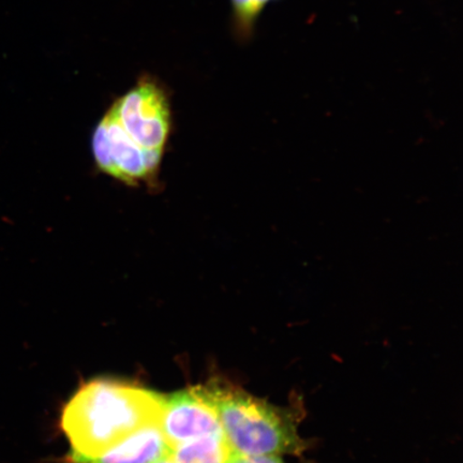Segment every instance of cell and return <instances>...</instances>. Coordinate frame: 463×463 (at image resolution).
Masks as SVG:
<instances>
[{"label":"cell","instance_id":"6da1fadb","mask_svg":"<svg viewBox=\"0 0 463 463\" xmlns=\"http://www.w3.org/2000/svg\"><path fill=\"white\" fill-rule=\"evenodd\" d=\"M172 131L170 91L145 73L96 125L91 153L97 169L128 187L158 189Z\"/></svg>","mask_w":463,"mask_h":463},{"label":"cell","instance_id":"7a4b0ae2","mask_svg":"<svg viewBox=\"0 0 463 463\" xmlns=\"http://www.w3.org/2000/svg\"><path fill=\"white\" fill-rule=\"evenodd\" d=\"M165 397L124 382L99 379L80 387L63 409L71 457H95L145 426L160 424Z\"/></svg>","mask_w":463,"mask_h":463},{"label":"cell","instance_id":"3957f363","mask_svg":"<svg viewBox=\"0 0 463 463\" xmlns=\"http://www.w3.org/2000/svg\"><path fill=\"white\" fill-rule=\"evenodd\" d=\"M232 454L302 456L310 441L300 436L305 408L299 399L286 407L251 395L241 387L215 380L205 385Z\"/></svg>","mask_w":463,"mask_h":463},{"label":"cell","instance_id":"277c9868","mask_svg":"<svg viewBox=\"0 0 463 463\" xmlns=\"http://www.w3.org/2000/svg\"><path fill=\"white\" fill-rule=\"evenodd\" d=\"M160 427L169 448L213 434H223L222 421L205 386L165 397Z\"/></svg>","mask_w":463,"mask_h":463},{"label":"cell","instance_id":"5b68a950","mask_svg":"<svg viewBox=\"0 0 463 463\" xmlns=\"http://www.w3.org/2000/svg\"><path fill=\"white\" fill-rule=\"evenodd\" d=\"M169 445L160 424L145 426L124 441L95 457H69L71 463H155L166 456Z\"/></svg>","mask_w":463,"mask_h":463},{"label":"cell","instance_id":"8992f818","mask_svg":"<svg viewBox=\"0 0 463 463\" xmlns=\"http://www.w3.org/2000/svg\"><path fill=\"white\" fill-rule=\"evenodd\" d=\"M232 455L224 433L174 445L166 454L175 463H227Z\"/></svg>","mask_w":463,"mask_h":463},{"label":"cell","instance_id":"52a82bcc","mask_svg":"<svg viewBox=\"0 0 463 463\" xmlns=\"http://www.w3.org/2000/svg\"><path fill=\"white\" fill-rule=\"evenodd\" d=\"M270 2L274 0H231L232 28L241 43L251 39L260 14Z\"/></svg>","mask_w":463,"mask_h":463},{"label":"cell","instance_id":"ba28073f","mask_svg":"<svg viewBox=\"0 0 463 463\" xmlns=\"http://www.w3.org/2000/svg\"><path fill=\"white\" fill-rule=\"evenodd\" d=\"M227 463H286L281 456L260 455V456H241L232 455ZM315 463V462H305Z\"/></svg>","mask_w":463,"mask_h":463},{"label":"cell","instance_id":"9c48e42d","mask_svg":"<svg viewBox=\"0 0 463 463\" xmlns=\"http://www.w3.org/2000/svg\"><path fill=\"white\" fill-rule=\"evenodd\" d=\"M155 463H175L173 460L169 458V457L165 456L164 458L159 459L158 461H156Z\"/></svg>","mask_w":463,"mask_h":463}]
</instances>
